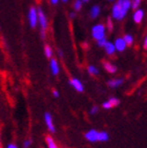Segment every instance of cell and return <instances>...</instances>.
Listing matches in <instances>:
<instances>
[{
	"label": "cell",
	"instance_id": "obj_22",
	"mask_svg": "<svg viewBox=\"0 0 147 148\" xmlns=\"http://www.w3.org/2000/svg\"><path fill=\"white\" fill-rule=\"evenodd\" d=\"M105 27H106V32H113V18L110 17H107L106 19V24H104Z\"/></svg>",
	"mask_w": 147,
	"mask_h": 148
},
{
	"label": "cell",
	"instance_id": "obj_28",
	"mask_svg": "<svg viewBox=\"0 0 147 148\" xmlns=\"http://www.w3.org/2000/svg\"><path fill=\"white\" fill-rule=\"evenodd\" d=\"M53 97L54 98H59L60 97L59 91L57 90V89H54V90H53Z\"/></svg>",
	"mask_w": 147,
	"mask_h": 148
},
{
	"label": "cell",
	"instance_id": "obj_26",
	"mask_svg": "<svg viewBox=\"0 0 147 148\" xmlns=\"http://www.w3.org/2000/svg\"><path fill=\"white\" fill-rule=\"evenodd\" d=\"M99 112V107L98 106H93L91 109H89V114H91V116H95V114H97Z\"/></svg>",
	"mask_w": 147,
	"mask_h": 148
},
{
	"label": "cell",
	"instance_id": "obj_9",
	"mask_svg": "<svg viewBox=\"0 0 147 148\" xmlns=\"http://www.w3.org/2000/svg\"><path fill=\"white\" fill-rule=\"evenodd\" d=\"M49 69H51V73L53 76H58L60 74V65L58 60L55 58L49 59Z\"/></svg>",
	"mask_w": 147,
	"mask_h": 148
},
{
	"label": "cell",
	"instance_id": "obj_29",
	"mask_svg": "<svg viewBox=\"0 0 147 148\" xmlns=\"http://www.w3.org/2000/svg\"><path fill=\"white\" fill-rule=\"evenodd\" d=\"M143 49H147V37L145 36L144 40H143Z\"/></svg>",
	"mask_w": 147,
	"mask_h": 148
},
{
	"label": "cell",
	"instance_id": "obj_10",
	"mask_svg": "<svg viewBox=\"0 0 147 148\" xmlns=\"http://www.w3.org/2000/svg\"><path fill=\"white\" fill-rule=\"evenodd\" d=\"M113 45H115V49H116V51H119V53H123L125 49H127V45L125 43L123 37H119L117 38L113 42Z\"/></svg>",
	"mask_w": 147,
	"mask_h": 148
},
{
	"label": "cell",
	"instance_id": "obj_15",
	"mask_svg": "<svg viewBox=\"0 0 147 148\" xmlns=\"http://www.w3.org/2000/svg\"><path fill=\"white\" fill-rule=\"evenodd\" d=\"M103 49H104L105 53H106V55L107 56H113V55L116 54V49H115V45H113V42H110V41H108L105 43V45L103 46Z\"/></svg>",
	"mask_w": 147,
	"mask_h": 148
},
{
	"label": "cell",
	"instance_id": "obj_37",
	"mask_svg": "<svg viewBox=\"0 0 147 148\" xmlns=\"http://www.w3.org/2000/svg\"><path fill=\"white\" fill-rule=\"evenodd\" d=\"M108 1H110V2H113V1H115V0H108Z\"/></svg>",
	"mask_w": 147,
	"mask_h": 148
},
{
	"label": "cell",
	"instance_id": "obj_13",
	"mask_svg": "<svg viewBox=\"0 0 147 148\" xmlns=\"http://www.w3.org/2000/svg\"><path fill=\"white\" fill-rule=\"evenodd\" d=\"M123 83H124V78H115V79H110L108 81L107 85L110 88H118L123 85Z\"/></svg>",
	"mask_w": 147,
	"mask_h": 148
},
{
	"label": "cell",
	"instance_id": "obj_34",
	"mask_svg": "<svg viewBox=\"0 0 147 148\" xmlns=\"http://www.w3.org/2000/svg\"><path fill=\"white\" fill-rule=\"evenodd\" d=\"M88 1H89V0H82L83 3H86V2H88Z\"/></svg>",
	"mask_w": 147,
	"mask_h": 148
},
{
	"label": "cell",
	"instance_id": "obj_7",
	"mask_svg": "<svg viewBox=\"0 0 147 148\" xmlns=\"http://www.w3.org/2000/svg\"><path fill=\"white\" fill-rule=\"evenodd\" d=\"M145 17V12L143 9H137L135 10L133 12V22L136 23V24H141L143 22V20H144Z\"/></svg>",
	"mask_w": 147,
	"mask_h": 148
},
{
	"label": "cell",
	"instance_id": "obj_14",
	"mask_svg": "<svg viewBox=\"0 0 147 148\" xmlns=\"http://www.w3.org/2000/svg\"><path fill=\"white\" fill-rule=\"evenodd\" d=\"M103 67L108 74L110 75H115L118 71V67H117L116 64H113L111 62H108V61H104L103 62Z\"/></svg>",
	"mask_w": 147,
	"mask_h": 148
},
{
	"label": "cell",
	"instance_id": "obj_2",
	"mask_svg": "<svg viewBox=\"0 0 147 148\" xmlns=\"http://www.w3.org/2000/svg\"><path fill=\"white\" fill-rule=\"evenodd\" d=\"M91 36L96 41L106 37V27L103 23H98L91 29Z\"/></svg>",
	"mask_w": 147,
	"mask_h": 148
},
{
	"label": "cell",
	"instance_id": "obj_31",
	"mask_svg": "<svg viewBox=\"0 0 147 148\" xmlns=\"http://www.w3.org/2000/svg\"><path fill=\"white\" fill-rule=\"evenodd\" d=\"M49 1H51V3L53 5H57V4L60 2V0H49Z\"/></svg>",
	"mask_w": 147,
	"mask_h": 148
},
{
	"label": "cell",
	"instance_id": "obj_35",
	"mask_svg": "<svg viewBox=\"0 0 147 148\" xmlns=\"http://www.w3.org/2000/svg\"><path fill=\"white\" fill-rule=\"evenodd\" d=\"M0 146H1V134H0Z\"/></svg>",
	"mask_w": 147,
	"mask_h": 148
},
{
	"label": "cell",
	"instance_id": "obj_30",
	"mask_svg": "<svg viewBox=\"0 0 147 148\" xmlns=\"http://www.w3.org/2000/svg\"><path fill=\"white\" fill-rule=\"evenodd\" d=\"M6 148H18V146L15 143H11V144H9V145L6 146Z\"/></svg>",
	"mask_w": 147,
	"mask_h": 148
},
{
	"label": "cell",
	"instance_id": "obj_38",
	"mask_svg": "<svg viewBox=\"0 0 147 148\" xmlns=\"http://www.w3.org/2000/svg\"><path fill=\"white\" fill-rule=\"evenodd\" d=\"M0 29H1V26H0Z\"/></svg>",
	"mask_w": 147,
	"mask_h": 148
},
{
	"label": "cell",
	"instance_id": "obj_27",
	"mask_svg": "<svg viewBox=\"0 0 147 148\" xmlns=\"http://www.w3.org/2000/svg\"><path fill=\"white\" fill-rule=\"evenodd\" d=\"M22 146H23V148H30L32 146V140L31 139L24 140V142H23Z\"/></svg>",
	"mask_w": 147,
	"mask_h": 148
},
{
	"label": "cell",
	"instance_id": "obj_16",
	"mask_svg": "<svg viewBox=\"0 0 147 148\" xmlns=\"http://www.w3.org/2000/svg\"><path fill=\"white\" fill-rule=\"evenodd\" d=\"M100 14H101V8L99 5H93L91 9V12H89L91 19H97L100 16Z\"/></svg>",
	"mask_w": 147,
	"mask_h": 148
},
{
	"label": "cell",
	"instance_id": "obj_17",
	"mask_svg": "<svg viewBox=\"0 0 147 148\" xmlns=\"http://www.w3.org/2000/svg\"><path fill=\"white\" fill-rule=\"evenodd\" d=\"M45 142H46V145H47V148H59V146L57 145L56 141L51 136H46Z\"/></svg>",
	"mask_w": 147,
	"mask_h": 148
},
{
	"label": "cell",
	"instance_id": "obj_21",
	"mask_svg": "<svg viewBox=\"0 0 147 148\" xmlns=\"http://www.w3.org/2000/svg\"><path fill=\"white\" fill-rule=\"evenodd\" d=\"M87 71H88V74L91 75V76H98L100 73L99 69L97 67V66L95 65H89L87 67Z\"/></svg>",
	"mask_w": 147,
	"mask_h": 148
},
{
	"label": "cell",
	"instance_id": "obj_25",
	"mask_svg": "<svg viewBox=\"0 0 147 148\" xmlns=\"http://www.w3.org/2000/svg\"><path fill=\"white\" fill-rule=\"evenodd\" d=\"M106 42H107V38H106V37L102 38V39H100V40H98V41H97V45L99 46V47H103Z\"/></svg>",
	"mask_w": 147,
	"mask_h": 148
},
{
	"label": "cell",
	"instance_id": "obj_11",
	"mask_svg": "<svg viewBox=\"0 0 147 148\" xmlns=\"http://www.w3.org/2000/svg\"><path fill=\"white\" fill-rule=\"evenodd\" d=\"M98 134H99V130H97V129H91V130H88L87 132L84 134V137L88 142L96 143V142H98Z\"/></svg>",
	"mask_w": 147,
	"mask_h": 148
},
{
	"label": "cell",
	"instance_id": "obj_5",
	"mask_svg": "<svg viewBox=\"0 0 147 148\" xmlns=\"http://www.w3.org/2000/svg\"><path fill=\"white\" fill-rule=\"evenodd\" d=\"M44 122H45V125L48 130H49V132L55 134L56 132V127H55L54 124V119H53V116L49 112H45L44 114Z\"/></svg>",
	"mask_w": 147,
	"mask_h": 148
},
{
	"label": "cell",
	"instance_id": "obj_18",
	"mask_svg": "<svg viewBox=\"0 0 147 148\" xmlns=\"http://www.w3.org/2000/svg\"><path fill=\"white\" fill-rule=\"evenodd\" d=\"M123 39H124L125 43H126L127 46L133 45V43H135V38H133V36L131 34H125L123 36Z\"/></svg>",
	"mask_w": 147,
	"mask_h": 148
},
{
	"label": "cell",
	"instance_id": "obj_36",
	"mask_svg": "<svg viewBox=\"0 0 147 148\" xmlns=\"http://www.w3.org/2000/svg\"><path fill=\"white\" fill-rule=\"evenodd\" d=\"M61 1H62V2H67L68 0H61Z\"/></svg>",
	"mask_w": 147,
	"mask_h": 148
},
{
	"label": "cell",
	"instance_id": "obj_3",
	"mask_svg": "<svg viewBox=\"0 0 147 148\" xmlns=\"http://www.w3.org/2000/svg\"><path fill=\"white\" fill-rule=\"evenodd\" d=\"M27 20L32 29H35L38 25V11H37V8H35V6L30 8L27 13Z\"/></svg>",
	"mask_w": 147,
	"mask_h": 148
},
{
	"label": "cell",
	"instance_id": "obj_32",
	"mask_svg": "<svg viewBox=\"0 0 147 148\" xmlns=\"http://www.w3.org/2000/svg\"><path fill=\"white\" fill-rule=\"evenodd\" d=\"M69 17H71V19H74V18L76 17V12H71V13H69Z\"/></svg>",
	"mask_w": 147,
	"mask_h": 148
},
{
	"label": "cell",
	"instance_id": "obj_1",
	"mask_svg": "<svg viewBox=\"0 0 147 148\" xmlns=\"http://www.w3.org/2000/svg\"><path fill=\"white\" fill-rule=\"evenodd\" d=\"M37 11H38V25H39L40 29H41V38L45 39L46 29H47L48 26L47 17H46L45 13L43 12V10L41 8H37Z\"/></svg>",
	"mask_w": 147,
	"mask_h": 148
},
{
	"label": "cell",
	"instance_id": "obj_23",
	"mask_svg": "<svg viewBox=\"0 0 147 148\" xmlns=\"http://www.w3.org/2000/svg\"><path fill=\"white\" fill-rule=\"evenodd\" d=\"M142 3V0H130V9L137 10L140 9Z\"/></svg>",
	"mask_w": 147,
	"mask_h": 148
},
{
	"label": "cell",
	"instance_id": "obj_24",
	"mask_svg": "<svg viewBox=\"0 0 147 148\" xmlns=\"http://www.w3.org/2000/svg\"><path fill=\"white\" fill-rule=\"evenodd\" d=\"M82 6H83L82 0H76V1L74 2V10H75V12L81 11V10H82Z\"/></svg>",
	"mask_w": 147,
	"mask_h": 148
},
{
	"label": "cell",
	"instance_id": "obj_19",
	"mask_svg": "<svg viewBox=\"0 0 147 148\" xmlns=\"http://www.w3.org/2000/svg\"><path fill=\"white\" fill-rule=\"evenodd\" d=\"M44 56H45L47 59H51V58H53V56H54V51L52 49V46L48 45V44L44 45Z\"/></svg>",
	"mask_w": 147,
	"mask_h": 148
},
{
	"label": "cell",
	"instance_id": "obj_6",
	"mask_svg": "<svg viewBox=\"0 0 147 148\" xmlns=\"http://www.w3.org/2000/svg\"><path fill=\"white\" fill-rule=\"evenodd\" d=\"M68 84H69L75 90L78 91V92H83V91H84V85H83V83L81 82V80H79L78 78H71V79L68 81Z\"/></svg>",
	"mask_w": 147,
	"mask_h": 148
},
{
	"label": "cell",
	"instance_id": "obj_33",
	"mask_svg": "<svg viewBox=\"0 0 147 148\" xmlns=\"http://www.w3.org/2000/svg\"><path fill=\"white\" fill-rule=\"evenodd\" d=\"M58 55H59V56H60L61 58H62L63 56H64V55H63V51H61V49H59V51H58Z\"/></svg>",
	"mask_w": 147,
	"mask_h": 148
},
{
	"label": "cell",
	"instance_id": "obj_12",
	"mask_svg": "<svg viewBox=\"0 0 147 148\" xmlns=\"http://www.w3.org/2000/svg\"><path fill=\"white\" fill-rule=\"evenodd\" d=\"M110 17L113 18V20H117V21H121L122 17H121V11H120V6L118 4V2H116L111 8V16Z\"/></svg>",
	"mask_w": 147,
	"mask_h": 148
},
{
	"label": "cell",
	"instance_id": "obj_20",
	"mask_svg": "<svg viewBox=\"0 0 147 148\" xmlns=\"http://www.w3.org/2000/svg\"><path fill=\"white\" fill-rule=\"evenodd\" d=\"M108 140H109V134L106 131H99L98 142H107Z\"/></svg>",
	"mask_w": 147,
	"mask_h": 148
},
{
	"label": "cell",
	"instance_id": "obj_8",
	"mask_svg": "<svg viewBox=\"0 0 147 148\" xmlns=\"http://www.w3.org/2000/svg\"><path fill=\"white\" fill-rule=\"evenodd\" d=\"M119 104H120V100L116 97H113V98H109L107 101L103 102L102 107L104 109H106V110H108V109H111V108H113V107L118 106Z\"/></svg>",
	"mask_w": 147,
	"mask_h": 148
},
{
	"label": "cell",
	"instance_id": "obj_4",
	"mask_svg": "<svg viewBox=\"0 0 147 148\" xmlns=\"http://www.w3.org/2000/svg\"><path fill=\"white\" fill-rule=\"evenodd\" d=\"M120 6V11H121V17L124 19L128 12L130 11V0H118L117 1Z\"/></svg>",
	"mask_w": 147,
	"mask_h": 148
}]
</instances>
